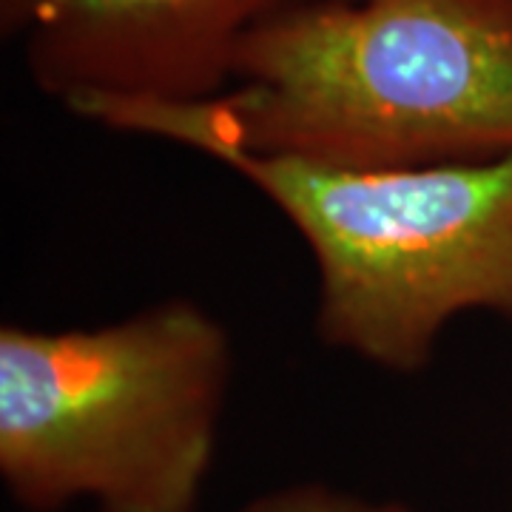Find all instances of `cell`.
<instances>
[{"instance_id":"cell-1","label":"cell","mask_w":512,"mask_h":512,"mask_svg":"<svg viewBox=\"0 0 512 512\" xmlns=\"http://www.w3.org/2000/svg\"><path fill=\"white\" fill-rule=\"evenodd\" d=\"M74 117L202 157L336 168L512 154V0H302L239 46L217 97L92 100Z\"/></svg>"},{"instance_id":"cell-2","label":"cell","mask_w":512,"mask_h":512,"mask_svg":"<svg viewBox=\"0 0 512 512\" xmlns=\"http://www.w3.org/2000/svg\"><path fill=\"white\" fill-rule=\"evenodd\" d=\"M234 339L191 296L97 328H0V481L26 512H200Z\"/></svg>"},{"instance_id":"cell-3","label":"cell","mask_w":512,"mask_h":512,"mask_svg":"<svg viewBox=\"0 0 512 512\" xmlns=\"http://www.w3.org/2000/svg\"><path fill=\"white\" fill-rule=\"evenodd\" d=\"M214 163L291 222L316 268L313 330L330 350L416 376L467 313L512 325V154L336 168L220 151Z\"/></svg>"},{"instance_id":"cell-4","label":"cell","mask_w":512,"mask_h":512,"mask_svg":"<svg viewBox=\"0 0 512 512\" xmlns=\"http://www.w3.org/2000/svg\"><path fill=\"white\" fill-rule=\"evenodd\" d=\"M302 0H0V32L66 111L217 97L245 37Z\"/></svg>"},{"instance_id":"cell-5","label":"cell","mask_w":512,"mask_h":512,"mask_svg":"<svg viewBox=\"0 0 512 512\" xmlns=\"http://www.w3.org/2000/svg\"><path fill=\"white\" fill-rule=\"evenodd\" d=\"M239 512H413L396 498H367L325 481H296L251 498Z\"/></svg>"}]
</instances>
